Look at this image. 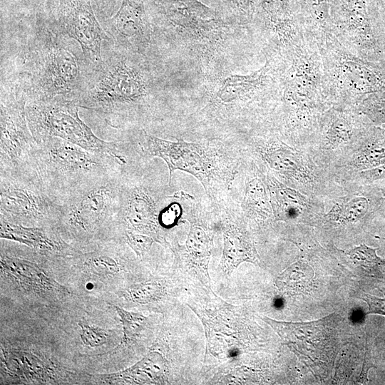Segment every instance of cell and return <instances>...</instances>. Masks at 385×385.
<instances>
[{
	"instance_id": "obj_7",
	"label": "cell",
	"mask_w": 385,
	"mask_h": 385,
	"mask_svg": "<svg viewBox=\"0 0 385 385\" xmlns=\"http://www.w3.org/2000/svg\"><path fill=\"white\" fill-rule=\"evenodd\" d=\"M246 135L256 165L282 183L324 201L344 192L307 149L286 141L270 123L252 128Z\"/></svg>"
},
{
	"instance_id": "obj_37",
	"label": "cell",
	"mask_w": 385,
	"mask_h": 385,
	"mask_svg": "<svg viewBox=\"0 0 385 385\" xmlns=\"http://www.w3.org/2000/svg\"><path fill=\"white\" fill-rule=\"evenodd\" d=\"M384 180H385V164L356 174L344 189L354 185L376 184V183Z\"/></svg>"
},
{
	"instance_id": "obj_10",
	"label": "cell",
	"mask_w": 385,
	"mask_h": 385,
	"mask_svg": "<svg viewBox=\"0 0 385 385\" xmlns=\"http://www.w3.org/2000/svg\"><path fill=\"white\" fill-rule=\"evenodd\" d=\"M122 171L101 179L61 201L54 227L78 240L88 242L115 225Z\"/></svg>"
},
{
	"instance_id": "obj_38",
	"label": "cell",
	"mask_w": 385,
	"mask_h": 385,
	"mask_svg": "<svg viewBox=\"0 0 385 385\" xmlns=\"http://www.w3.org/2000/svg\"><path fill=\"white\" fill-rule=\"evenodd\" d=\"M361 299L368 304V314H378L385 316V293L383 297L365 294Z\"/></svg>"
},
{
	"instance_id": "obj_3",
	"label": "cell",
	"mask_w": 385,
	"mask_h": 385,
	"mask_svg": "<svg viewBox=\"0 0 385 385\" xmlns=\"http://www.w3.org/2000/svg\"><path fill=\"white\" fill-rule=\"evenodd\" d=\"M1 85L21 93L27 103L73 101L92 68L80 44L46 20L1 26Z\"/></svg>"
},
{
	"instance_id": "obj_32",
	"label": "cell",
	"mask_w": 385,
	"mask_h": 385,
	"mask_svg": "<svg viewBox=\"0 0 385 385\" xmlns=\"http://www.w3.org/2000/svg\"><path fill=\"white\" fill-rule=\"evenodd\" d=\"M163 284L158 281L145 282L129 287L124 292L125 297L133 302L148 304L160 300L165 294Z\"/></svg>"
},
{
	"instance_id": "obj_11",
	"label": "cell",
	"mask_w": 385,
	"mask_h": 385,
	"mask_svg": "<svg viewBox=\"0 0 385 385\" xmlns=\"http://www.w3.org/2000/svg\"><path fill=\"white\" fill-rule=\"evenodd\" d=\"M78 108L73 101L61 97L26 103V119L34 139L60 138L87 150L107 154L121 167L126 165L128 160L120 145L98 138L79 117Z\"/></svg>"
},
{
	"instance_id": "obj_9",
	"label": "cell",
	"mask_w": 385,
	"mask_h": 385,
	"mask_svg": "<svg viewBox=\"0 0 385 385\" xmlns=\"http://www.w3.org/2000/svg\"><path fill=\"white\" fill-rule=\"evenodd\" d=\"M317 43L332 106H356L367 96L385 88V63L353 53L332 32Z\"/></svg>"
},
{
	"instance_id": "obj_26",
	"label": "cell",
	"mask_w": 385,
	"mask_h": 385,
	"mask_svg": "<svg viewBox=\"0 0 385 385\" xmlns=\"http://www.w3.org/2000/svg\"><path fill=\"white\" fill-rule=\"evenodd\" d=\"M241 207L247 218L257 224L276 222L263 173L255 162L246 176Z\"/></svg>"
},
{
	"instance_id": "obj_40",
	"label": "cell",
	"mask_w": 385,
	"mask_h": 385,
	"mask_svg": "<svg viewBox=\"0 0 385 385\" xmlns=\"http://www.w3.org/2000/svg\"><path fill=\"white\" fill-rule=\"evenodd\" d=\"M200 1L210 6L213 0H200Z\"/></svg>"
},
{
	"instance_id": "obj_12",
	"label": "cell",
	"mask_w": 385,
	"mask_h": 385,
	"mask_svg": "<svg viewBox=\"0 0 385 385\" xmlns=\"http://www.w3.org/2000/svg\"><path fill=\"white\" fill-rule=\"evenodd\" d=\"M57 204L35 172L27 169L0 172V217L25 226H55Z\"/></svg>"
},
{
	"instance_id": "obj_14",
	"label": "cell",
	"mask_w": 385,
	"mask_h": 385,
	"mask_svg": "<svg viewBox=\"0 0 385 385\" xmlns=\"http://www.w3.org/2000/svg\"><path fill=\"white\" fill-rule=\"evenodd\" d=\"M369 123L356 106L333 105L323 115L314 140L307 150L316 162L331 173Z\"/></svg>"
},
{
	"instance_id": "obj_13",
	"label": "cell",
	"mask_w": 385,
	"mask_h": 385,
	"mask_svg": "<svg viewBox=\"0 0 385 385\" xmlns=\"http://www.w3.org/2000/svg\"><path fill=\"white\" fill-rule=\"evenodd\" d=\"M159 192L144 178L122 171L115 225L123 228V232L147 235L167 245L165 230L160 223L163 207Z\"/></svg>"
},
{
	"instance_id": "obj_5",
	"label": "cell",
	"mask_w": 385,
	"mask_h": 385,
	"mask_svg": "<svg viewBox=\"0 0 385 385\" xmlns=\"http://www.w3.org/2000/svg\"><path fill=\"white\" fill-rule=\"evenodd\" d=\"M281 56L279 96L270 123L286 141L307 149L332 106L320 50L305 34Z\"/></svg>"
},
{
	"instance_id": "obj_33",
	"label": "cell",
	"mask_w": 385,
	"mask_h": 385,
	"mask_svg": "<svg viewBox=\"0 0 385 385\" xmlns=\"http://www.w3.org/2000/svg\"><path fill=\"white\" fill-rule=\"evenodd\" d=\"M377 248H372L361 244L356 246L349 251L346 255L352 262L374 272H385V259L379 257L376 255Z\"/></svg>"
},
{
	"instance_id": "obj_1",
	"label": "cell",
	"mask_w": 385,
	"mask_h": 385,
	"mask_svg": "<svg viewBox=\"0 0 385 385\" xmlns=\"http://www.w3.org/2000/svg\"><path fill=\"white\" fill-rule=\"evenodd\" d=\"M180 73L152 51L141 54L110 42L72 101L112 128L141 130L158 120L175 91L183 89Z\"/></svg>"
},
{
	"instance_id": "obj_4",
	"label": "cell",
	"mask_w": 385,
	"mask_h": 385,
	"mask_svg": "<svg viewBox=\"0 0 385 385\" xmlns=\"http://www.w3.org/2000/svg\"><path fill=\"white\" fill-rule=\"evenodd\" d=\"M264 57V64L247 73H234L235 63L197 76V116L215 126L245 131L269 121L279 96L282 59L278 53Z\"/></svg>"
},
{
	"instance_id": "obj_36",
	"label": "cell",
	"mask_w": 385,
	"mask_h": 385,
	"mask_svg": "<svg viewBox=\"0 0 385 385\" xmlns=\"http://www.w3.org/2000/svg\"><path fill=\"white\" fill-rule=\"evenodd\" d=\"M81 329V339L84 344L96 347L104 344L107 341V332L97 327L82 323L78 324Z\"/></svg>"
},
{
	"instance_id": "obj_16",
	"label": "cell",
	"mask_w": 385,
	"mask_h": 385,
	"mask_svg": "<svg viewBox=\"0 0 385 385\" xmlns=\"http://www.w3.org/2000/svg\"><path fill=\"white\" fill-rule=\"evenodd\" d=\"M0 100V172L29 168L36 141L26 119L27 101L4 85Z\"/></svg>"
},
{
	"instance_id": "obj_29",
	"label": "cell",
	"mask_w": 385,
	"mask_h": 385,
	"mask_svg": "<svg viewBox=\"0 0 385 385\" xmlns=\"http://www.w3.org/2000/svg\"><path fill=\"white\" fill-rule=\"evenodd\" d=\"M255 1L213 0L210 6L220 11L231 24L250 32V27L255 12Z\"/></svg>"
},
{
	"instance_id": "obj_21",
	"label": "cell",
	"mask_w": 385,
	"mask_h": 385,
	"mask_svg": "<svg viewBox=\"0 0 385 385\" xmlns=\"http://www.w3.org/2000/svg\"><path fill=\"white\" fill-rule=\"evenodd\" d=\"M385 164V128L369 123L350 152L331 170L343 188L358 173Z\"/></svg>"
},
{
	"instance_id": "obj_30",
	"label": "cell",
	"mask_w": 385,
	"mask_h": 385,
	"mask_svg": "<svg viewBox=\"0 0 385 385\" xmlns=\"http://www.w3.org/2000/svg\"><path fill=\"white\" fill-rule=\"evenodd\" d=\"M82 265L90 272L101 277H110L122 270L118 260L103 252H94L85 255Z\"/></svg>"
},
{
	"instance_id": "obj_41",
	"label": "cell",
	"mask_w": 385,
	"mask_h": 385,
	"mask_svg": "<svg viewBox=\"0 0 385 385\" xmlns=\"http://www.w3.org/2000/svg\"><path fill=\"white\" fill-rule=\"evenodd\" d=\"M375 237H376V238H378V239H381V240H385V237H379V236H376Z\"/></svg>"
},
{
	"instance_id": "obj_15",
	"label": "cell",
	"mask_w": 385,
	"mask_h": 385,
	"mask_svg": "<svg viewBox=\"0 0 385 385\" xmlns=\"http://www.w3.org/2000/svg\"><path fill=\"white\" fill-rule=\"evenodd\" d=\"M332 316L311 322H279L262 317L283 344L314 371H328L338 349L337 333Z\"/></svg>"
},
{
	"instance_id": "obj_31",
	"label": "cell",
	"mask_w": 385,
	"mask_h": 385,
	"mask_svg": "<svg viewBox=\"0 0 385 385\" xmlns=\"http://www.w3.org/2000/svg\"><path fill=\"white\" fill-rule=\"evenodd\" d=\"M356 108L372 124L385 128V88L367 96Z\"/></svg>"
},
{
	"instance_id": "obj_27",
	"label": "cell",
	"mask_w": 385,
	"mask_h": 385,
	"mask_svg": "<svg viewBox=\"0 0 385 385\" xmlns=\"http://www.w3.org/2000/svg\"><path fill=\"white\" fill-rule=\"evenodd\" d=\"M167 363L158 351L148 352L133 366L119 372L101 375L108 384H157L165 382Z\"/></svg>"
},
{
	"instance_id": "obj_6",
	"label": "cell",
	"mask_w": 385,
	"mask_h": 385,
	"mask_svg": "<svg viewBox=\"0 0 385 385\" xmlns=\"http://www.w3.org/2000/svg\"><path fill=\"white\" fill-rule=\"evenodd\" d=\"M35 141L30 168L58 205L76 192L123 170L111 156L60 138L47 136Z\"/></svg>"
},
{
	"instance_id": "obj_22",
	"label": "cell",
	"mask_w": 385,
	"mask_h": 385,
	"mask_svg": "<svg viewBox=\"0 0 385 385\" xmlns=\"http://www.w3.org/2000/svg\"><path fill=\"white\" fill-rule=\"evenodd\" d=\"M1 272L26 292L38 294L68 292L65 287L50 277L37 262L3 250L1 252Z\"/></svg>"
},
{
	"instance_id": "obj_39",
	"label": "cell",
	"mask_w": 385,
	"mask_h": 385,
	"mask_svg": "<svg viewBox=\"0 0 385 385\" xmlns=\"http://www.w3.org/2000/svg\"><path fill=\"white\" fill-rule=\"evenodd\" d=\"M380 190H381V193L382 195V197L385 201V185L384 186H380Z\"/></svg>"
},
{
	"instance_id": "obj_20",
	"label": "cell",
	"mask_w": 385,
	"mask_h": 385,
	"mask_svg": "<svg viewBox=\"0 0 385 385\" xmlns=\"http://www.w3.org/2000/svg\"><path fill=\"white\" fill-rule=\"evenodd\" d=\"M275 221L319 225L326 211L325 201L308 196L262 170Z\"/></svg>"
},
{
	"instance_id": "obj_28",
	"label": "cell",
	"mask_w": 385,
	"mask_h": 385,
	"mask_svg": "<svg viewBox=\"0 0 385 385\" xmlns=\"http://www.w3.org/2000/svg\"><path fill=\"white\" fill-rule=\"evenodd\" d=\"M314 271L305 262L299 261L291 265L275 281L277 288L289 295L307 293L313 285Z\"/></svg>"
},
{
	"instance_id": "obj_17",
	"label": "cell",
	"mask_w": 385,
	"mask_h": 385,
	"mask_svg": "<svg viewBox=\"0 0 385 385\" xmlns=\"http://www.w3.org/2000/svg\"><path fill=\"white\" fill-rule=\"evenodd\" d=\"M46 21L58 33L77 41L93 65L101 61L103 46L113 41L96 20L88 0H62L59 9Z\"/></svg>"
},
{
	"instance_id": "obj_23",
	"label": "cell",
	"mask_w": 385,
	"mask_h": 385,
	"mask_svg": "<svg viewBox=\"0 0 385 385\" xmlns=\"http://www.w3.org/2000/svg\"><path fill=\"white\" fill-rule=\"evenodd\" d=\"M0 237L43 254L67 255L77 252L63 241L53 226H25L0 217Z\"/></svg>"
},
{
	"instance_id": "obj_34",
	"label": "cell",
	"mask_w": 385,
	"mask_h": 385,
	"mask_svg": "<svg viewBox=\"0 0 385 385\" xmlns=\"http://www.w3.org/2000/svg\"><path fill=\"white\" fill-rule=\"evenodd\" d=\"M114 307L123 326L122 342L124 344H129L133 342L144 329L147 317L139 313L128 312L118 306H114Z\"/></svg>"
},
{
	"instance_id": "obj_8",
	"label": "cell",
	"mask_w": 385,
	"mask_h": 385,
	"mask_svg": "<svg viewBox=\"0 0 385 385\" xmlns=\"http://www.w3.org/2000/svg\"><path fill=\"white\" fill-rule=\"evenodd\" d=\"M140 149L145 156L163 159L169 170V185L173 173L182 170L197 179L206 193L213 196L220 189L230 188L237 173V161L224 147L215 142L170 141L141 129Z\"/></svg>"
},
{
	"instance_id": "obj_24",
	"label": "cell",
	"mask_w": 385,
	"mask_h": 385,
	"mask_svg": "<svg viewBox=\"0 0 385 385\" xmlns=\"http://www.w3.org/2000/svg\"><path fill=\"white\" fill-rule=\"evenodd\" d=\"M223 250L222 269L230 275L242 262L259 265L260 257L250 233L240 223L225 216L222 221Z\"/></svg>"
},
{
	"instance_id": "obj_2",
	"label": "cell",
	"mask_w": 385,
	"mask_h": 385,
	"mask_svg": "<svg viewBox=\"0 0 385 385\" xmlns=\"http://www.w3.org/2000/svg\"><path fill=\"white\" fill-rule=\"evenodd\" d=\"M151 51L175 70L196 76L243 61L258 48L250 32L200 0H145Z\"/></svg>"
},
{
	"instance_id": "obj_35",
	"label": "cell",
	"mask_w": 385,
	"mask_h": 385,
	"mask_svg": "<svg viewBox=\"0 0 385 385\" xmlns=\"http://www.w3.org/2000/svg\"><path fill=\"white\" fill-rule=\"evenodd\" d=\"M125 242L134 251L136 256L141 258L152 247L155 240L144 234L129 230L123 232Z\"/></svg>"
},
{
	"instance_id": "obj_19",
	"label": "cell",
	"mask_w": 385,
	"mask_h": 385,
	"mask_svg": "<svg viewBox=\"0 0 385 385\" xmlns=\"http://www.w3.org/2000/svg\"><path fill=\"white\" fill-rule=\"evenodd\" d=\"M101 26L115 46L141 54L151 52L152 29L145 0H123L118 14Z\"/></svg>"
},
{
	"instance_id": "obj_18",
	"label": "cell",
	"mask_w": 385,
	"mask_h": 385,
	"mask_svg": "<svg viewBox=\"0 0 385 385\" xmlns=\"http://www.w3.org/2000/svg\"><path fill=\"white\" fill-rule=\"evenodd\" d=\"M325 202L331 206L319 225L332 228L364 225L385 205L380 186L376 184L350 187Z\"/></svg>"
},
{
	"instance_id": "obj_25",
	"label": "cell",
	"mask_w": 385,
	"mask_h": 385,
	"mask_svg": "<svg viewBox=\"0 0 385 385\" xmlns=\"http://www.w3.org/2000/svg\"><path fill=\"white\" fill-rule=\"evenodd\" d=\"M200 207L188 205L186 219L190 228L184 247V257L189 265L210 281L209 262L213 247V233L198 215Z\"/></svg>"
}]
</instances>
